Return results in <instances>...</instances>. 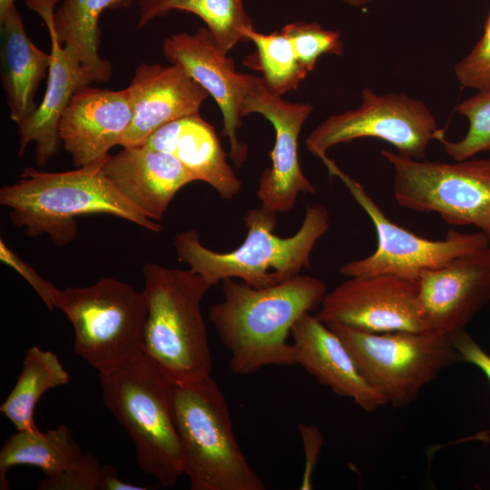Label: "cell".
<instances>
[{
	"label": "cell",
	"mask_w": 490,
	"mask_h": 490,
	"mask_svg": "<svg viewBox=\"0 0 490 490\" xmlns=\"http://www.w3.org/2000/svg\"><path fill=\"white\" fill-rule=\"evenodd\" d=\"M0 259L1 261L17 271L32 286L50 310L56 309L60 289L41 277L31 266L9 249L2 239L0 240Z\"/></svg>",
	"instance_id": "obj_32"
},
{
	"label": "cell",
	"mask_w": 490,
	"mask_h": 490,
	"mask_svg": "<svg viewBox=\"0 0 490 490\" xmlns=\"http://www.w3.org/2000/svg\"><path fill=\"white\" fill-rule=\"evenodd\" d=\"M327 325L344 342L365 379L394 407L412 403L444 368L462 361L449 336L433 330L376 333Z\"/></svg>",
	"instance_id": "obj_7"
},
{
	"label": "cell",
	"mask_w": 490,
	"mask_h": 490,
	"mask_svg": "<svg viewBox=\"0 0 490 490\" xmlns=\"http://www.w3.org/2000/svg\"><path fill=\"white\" fill-rule=\"evenodd\" d=\"M1 80L10 118L17 125L32 115L39 84L49 72L51 54L29 38L15 5L0 22Z\"/></svg>",
	"instance_id": "obj_23"
},
{
	"label": "cell",
	"mask_w": 490,
	"mask_h": 490,
	"mask_svg": "<svg viewBox=\"0 0 490 490\" xmlns=\"http://www.w3.org/2000/svg\"><path fill=\"white\" fill-rule=\"evenodd\" d=\"M315 316L326 324L368 332L430 330L417 280L394 275L348 277L327 292Z\"/></svg>",
	"instance_id": "obj_12"
},
{
	"label": "cell",
	"mask_w": 490,
	"mask_h": 490,
	"mask_svg": "<svg viewBox=\"0 0 490 490\" xmlns=\"http://www.w3.org/2000/svg\"><path fill=\"white\" fill-rule=\"evenodd\" d=\"M243 34L256 45L255 54L243 63L262 73L265 86L279 96L297 89L308 73L299 63L288 36L281 30L262 34L253 25L244 28Z\"/></svg>",
	"instance_id": "obj_26"
},
{
	"label": "cell",
	"mask_w": 490,
	"mask_h": 490,
	"mask_svg": "<svg viewBox=\"0 0 490 490\" xmlns=\"http://www.w3.org/2000/svg\"><path fill=\"white\" fill-rule=\"evenodd\" d=\"M299 430L305 452V470L300 489H309L311 486V475L317 465L322 445V436L318 428L314 426L299 424Z\"/></svg>",
	"instance_id": "obj_34"
},
{
	"label": "cell",
	"mask_w": 490,
	"mask_h": 490,
	"mask_svg": "<svg viewBox=\"0 0 490 490\" xmlns=\"http://www.w3.org/2000/svg\"><path fill=\"white\" fill-rule=\"evenodd\" d=\"M103 171L125 199L156 221L162 219L175 194L195 181L173 155L145 145L106 156Z\"/></svg>",
	"instance_id": "obj_19"
},
{
	"label": "cell",
	"mask_w": 490,
	"mask_h": 490,
	"mask_svg": "<svg viewBox=\"0 0 490 490\" xmlns=\"http://www.w3.org/2000/svg\"><path fill=\"white\" fill-rule=\"evenodd\" d=\"M89 453L81 449L64 424L45 432L17 431L0 450V489H10L6 474L14 466H35L44 477H54L82 465Z\"/></svg>",
	"instance_id": "obj_24"
},
{
	"label": "cell",
	"mask_w": 490,
	"mask_h": 490,
	"mask_svg": "<svg viewBox=\"0 0 490 490\" xmlns=\"http://www.w3.org/2000/svg\"><path fill=\"white\" fill-rule=\"evenodd\" d=\"M182 0H139L140 15L137 27L142 28L150 21L174 11Z\"/></svg>",
	"instance_id": "obj_35"
},
{
	"label": "cell",
	"mask_w": 490,
	"mask_h": 490,
	"mask_svg": "<svg viewBox=\"0 0 490 490\" xmlns=\"http://www.w3.org/2000/svg\"><path fill=\"white\" fill-rule=\"evenodd\" d=\"M103 404L133 442L140 469L162 485L184 475L172 411L173 384L142 353L99 372Z\"/></svg>",
	"instance_id": "obj_5"
},
{
	"label": "cell",
	"mask_w": 490,
	"mask_h": 490,
	"mask_svg": "<svg viewBox=\"0 0 490 490\" xmlns=\"http://www.w3.org/2000/svg\"><path fill=\"white\" fill-rule=\"evenodd\" d=\"M328 172L338 177L371 220L377 233V249L369 256L342 265L348 277L394 275L417 280L422 271L443 266L452 259L490 246L483 231L466 233L450 230L443 240L418 236L388 219L364 187L343 172L329 158L323 161Z\"/></svg>",
	"instance_id": "obj_11"
},
{
	"label": "cell",
	"mask_w": 490,
	"mask_h": 490,
	"mask_svg": "<svg viewBox=\"0 0 490 490\" xmlns=\"http://www.w3.org/2000/svg\"><path fill=\"white\" fill-rule=\"evenodd\" d=\"M175 10L200 17L220 50L228 54L237 44L248 41L244 28L252 26L242 0H182Z\"/></svg>",
	"instance_id": "obj_27"
},
{
	"label": "cell",
	"mask_w": 490,
	"mask_h": 490,
	"mask_svg": "<svg viewBox=\"0 0 490 490\" xmlns=\"http://www.w3.org/2000/svg\"><path fill=\"white\" fill-rule=\"evenodd\" d=\"M164 57L180 65L201 84L220 109L223 118L222 134L229 139L230 156L237 166L243 164L248 149L237 132L241 126L242 104L256 76L240 73L233 61L223 53L207 27L195 33H178L164 38Z\"/></svg>",
	"instance_id": "obj_14"
},
{
	"label": "cell",
	"mask_w": 490,
	"mask_h": 490,
	"mask_svg": "<svg viewBox=\"0 0 490 490\" xmlns=\"http://www.w3.org/2000/svg\"><path fill=\"white\" fill-rule=\"evenodd\" d=\"M456 112L467 119L468 130L459 141L441 138L446 152L455 161H462L490 151V91H478L466 98Z\"/></svg>",
	"instance_id": "obj_28"
},
{
	"label": "cell",
	"mask_w": 490,
	"mask_h": 490,
	"mask_svg": "<svg viewBox=\"0 0 490 490\" xmlns=\"http://www.w3.org/2000/svg\"><path fill=\"white\" fill-rule=\"evenodd\" d=\"M245 240L235 250L219 252L205 247L196 230L178 233L173 247L180 261L211 286L225 279H240L255 288L286 281L310 267L311 252L328 231L329 214L321 204L307 207L299 230L289 237L274 233L276 213L254 208L244 216Z\"/></svg>",
	"instance_id": "obj_3"
},
{
	"label": "cell",
	"mask_w": 490,
	"mask_h": 490,
	"mask_svg": "<svg viewBox=\"0 0 490 490\" xmlns=\"http://www.w3.org/2000/svg\"><path fill=\"white\" fill-rule=\"evenodd\" d=\"M309 103H293L271 93L257 77L242 104V115L260 113L273 125L276 137L270 152L271 166L259 178L257 197L260 208L272 212L291 211L299 193L314 194L315 186L303 173L299 162V136L311 114Z\"/></svg>",
	"instance_id": "obj_13"
},
{
	"label": "cell",
	"mask_w": 490,
	"mask_h": 490,
	"mask_svg": "<svg viewBox=\"0 0 490 490\" xmlns=\"http://www.w3.org/2000/svg\"><path fill=\"white\" fill-rule=\"evenodd\" d=\"M15 5V0H0V22L5 18Z\"/></svg>",
	"instance_id": "obj_37"
},
{
	"label": "cell",
	"mask_w": 490,
	"mask_h": 490,
	"mask_svg": "<svg viewBox=\"0 0 490 490\" xmlns=\"http://www.w3.org/2000/svg\"><path fill=\"white\" fill-rule=\"evenodd\" d=\"M172 411L191 490H264L233 432L227 400L211 376L173 385Z\"/></svg>",
	"instance_id": "obj_6"
},
{
	"label": "cell",
	"mask_w": 490,
	"mask_h": 490,
	"mask_svg": "<svg viewBox=\"0 0 490 490\" xmlns=\"http://www.w3.org/2000/svg\"><path fill=\"white\" fill-rule=\"evenodd\" d=\"M101 466L96 456L90 452L86 460L79 466L54 477H44L40 481L41 490H98Z\"/></svg>",
	"instance_id": "obj_31"
},
{
	"label": "cell",
	"mask_w": 490,
	"mask_h": 490,
	"mask_svg": "<svg viewBox=\"0 0 490 490\" xmlns=\"http://www.w3.org/2000/svg\"><path fill=\"white\" fill-rule=\"evenodd\" d=\"M69 381L56 354L33 346L26 350L23 368L0 411L17 431L37 430L34 415L38 400L47 390Z\"/></svg>",
	"instance_id": "obj_25"
},
{
	"label": "cell",
	"mask_w": 490,
	"mask_h": 490,
	"mask_svg": "<svg viewBox=\"0 0 490 490\" xmlns=\"http://www.w3.org/2000/svg\"><path fill=\"white\" fill-rule=\"evenodd\" d=\"M173 155L193 176L211 185L224 200L242 188L227 162L214 127L199 113L172 121L156 130L143 144Z\"/></svg>",
	"instance_id": "obj_21"
},
{
	"label": "cell",
	"mask_w": 490,
	"mask_h": 490,
	"mask_svg": "<svg viewBox=\"0 0 490 490\" xmlns=\"http://www.w3.org/2000/svg\"><path fill=\"white\" fill-rule=\"evenodd\" d=\"M149 487L123 482L115 466L103 465L101 466L98 478V490H147Z\"/></svg>",
	"instance_id": "obj_36"
},
{
	"label": "cell",
	"mask_w": 490,
	"mask_h": 490,
	"mask_svg": "<svg viewBox=\"0 0 490 490\" xmlns=\"http://www.w3.org/2000/svg\"><path fill=\"white\" fill-rule=\"evenodd\" d=\"M147 314L142 353L173 384L211 375V353L201 304L212 287L191 270L146 263Z\"/></svg>",
	"instance_id": "obj_4"
},
{
	"label": "cell",
	"mask_w": 490,
	"mask_h": 490,
	"mask_svg": "<svg viewBox=\"0 0 490 490\" xmlns=\"http://www.w3.org/2000/svg\"><path fill=\"white\" fill-rule=\"evenodd\" d=\"M344 4L352 7H361L370 4L373 0H342Z\"/></svg>",
	"instance_id": "obj_38"
},
{
	"label": "cell",
	"mask_w": 490,
	"mask_h": 490,
	"mask_svg": "<svg viewBox=\"0 0 490 490\" xmlns=\"http://www.w3.org/2000/svg\"><path fill=\"white\" fill-rule=\"evenodd\" d=\"M132 119L128 88L119 91L90 85L74 93L64 110L58 136L76 167L96 162L120 145Z\"/></svg>",
	"instance_id": "obj_16"
},
{
	"label": "cell",
	"mask_w": 490,
	"mask_h": 490,
	"mask_svg": "<svg viewBox=\"0 0 490 490\" xmlns=\"http://www.w3.org/2000/svg\"><path fill=\"white\" fill-rule=\"evenodd\" d=\"M297 365L338 396L351 398L371 412L387 405V398L362 376L341 338L310 312L291 329Z\"/></svg>",
	"instance_id": "obj_18"
},
{
	"label": "cell",
	"mask_w": 490,
	"mask_h": 490,
	"mask_svg": "<svg viewBox=\"0 0 490 490\" xmlns=\"http://www.w3.org/2000/svg\"><path fill=\"white\" fill-rule=\"evenodd\" d=\"M221 289L222 299L210 308L209 319L230 352V370L244 376L265 366L297 365L288 338L295 322L321 304L326 284L299 274L266 288L230 278Z\"/></svg>",
	"instance_id": "obj_1"
},
{
	"label": "cell",
	"mask_w": 490,
	"mask_h": 490,
	"mask_svg": "<svg viewBox=\"0 0 490 490\" xmlns=\"http://www.w3.org/2000/svg\"><path fill=\"white\" fill-rule=\"evenodd\" d=\"M56 309L73 326L74 352L98 373L142 353L146 299L130 284L103 278L60 289Z\"/></svg>",
	"instance_id": "obj_8"
},
{
	"label": "cell",
	"mask_w": 490,
	"mask_h": 490,
	"mask_svg": "<svg viewBox=\"0 0 490 490\" xmlns=\"http://www.w3.org/2000/svg\"><path fill=\"white\" fill-rule=\"evenodd\" d=\"M417 283L429 329L446 336L464 329L490 302V246L422 271Z\"/></svg>",
	"instance_id": "obj_15"
},
{
	"label": "cell",
	"mask_w": 490,
	"mask_h": 490,
	"mask_svg": "<svg viewBox=\"0 0 490 490\" xmlns=\"http://www.w3.org/2000/svg\"><path fill=\"white\" fill-rule=\"evenodd\" d=\"M51 42V63L47 86L41 103L30 117L18 126L19 147L17 156L22 157L31 142L35 143V162L44 166L54 157L61 143L58 136L60 117L72 96L82 87L93 83L75 53L64 46L57 39L54 28L46 18Z\"/></svg>",
	"instance_id": "obj_20"
},
{
	"label": "cell",
	"mask_w": 490,
	"mask_h": 490,
	"mask_svg": "<svg viewBox=\"0 0 490 490\" xmlns=\"http://www.w3.org/2000/svg\"><path fill=\"white\" fill-rule=\"evenodd\" d=\"M394 169L397 204L434 212L446 223L475 226L490 238V158L455 162L415 160L382 150Z\"/></svg>",
	"instance_id": "obj_9"
},
{
	"label": "cell",
	"mask_w": 490,
	"mask_h": 490,
	"mask_svg": "<svg viewBox=\"0 0 490 490\" xmlns=\"http://www.w3.org/2000/svg\"><path fill=\"white\" fill-rule=\"evenodd\" d=\"M454 72L459 84L478 91H490V11L481 37L472 50L457 62Z\"/></svg>",
	"instance_id": "obj_30"
},
{
	"label": "cell",
	"mask_w": 490,
	"mask_h": 490,
	"mask_svg": "<svg viewBox=\"0 0 490 490\" xmlns=\"http://www.w3.org/2000/svg\"><path fill=\"white\" fill-rule=\"evenodd\" d=\"M104 159L63 172L25 168L16 182L0 189V203L10 209L15 226L33 238L47 234L58 247L76 239V219L89 214H110L161 231L162 225L125 199L105 176Z\"/></svg>",
	"instance_id": "obj_2"
},
{
	"label": "cell",
	"mask_w": 490,
	"mask_h": 490,
	"mask_svg": "<svg viewBox=\"0 0 490 490\" xmlns=\"http://www.w3.org/2000/svg\"><path fill=\"white\" fill-rule=\"evenodd\" d=\"M132 98V119L120 145H143L162 125L199 113L209 93L180 65L140 64L127 87Z\"/></svg>",
	"instance_id": "obj_17"
},
{
	"label": "cell",
	"mask_w": 490,
	"mask_h": 490,
	"mask_svg": "<svg viewBox=\"0 0 490 490\" xmlns=\"http://www.w3.org/2000/svg\"><path fill=\"white\" fill-rule=\"evenodd\" d=\"M26 6L46 18L58 41L72 49L94 82L110 79L113 68L100 56L101 29L99 20L106 9L129 7L133 0H24Z\"/></svg>",
	"instance_id": "obj_22"
},
{
	"label": "cell",
	"mask_w": 490,
	"mask_h": 490,
	"mask_svg": "<svg viewBox=\"0 0 490 490\" xmlns=\"http://www.w3.org/2000/svg\"><path fill=\"white\" fill-rule=\"evenodd\" d=\"M445 136L446 129L438 127L422 101L403 93L378 94L367 87L358 108L328 116L309 134L306 145L323 160L335 145L376 138L393 145L400 155L424 160L431 141Z\"/></svg>",
	"instance_id": "obj_10"
},
{
	"label": "cell",
	"mask_w": 490,
	"mask_h": 490,
	"mask_svg": "<svg viewBox=\"0 0 490 490\" xmlns=\"http://www.w3.org/2000/svg\"><path fill=\"white\" fill-rule=\"evenodd\" d=\"M281 31L289 39L299 63L309 74L324 54L341 55L344 44L338 31L326 29L318 23L297 22Z\"/></svg>",
	"instance_id": "obj_29"
},
{
	"label": "cell",
	"mask_w": 490,
	"mask_h": 490,
	"mask_svg": "<svg viewBox=\"0 0 490 490\" xmlns=\"http://www.w3.org/2000/svg\"><path fill=\"white\" fill-rule=\"evenodd\" d=\"M462 361L479 368L490 382V355L485 352L466 331H456L449 336Z\"/></svg>",
	"instance_id": "obj_33"
}]
</instances>
